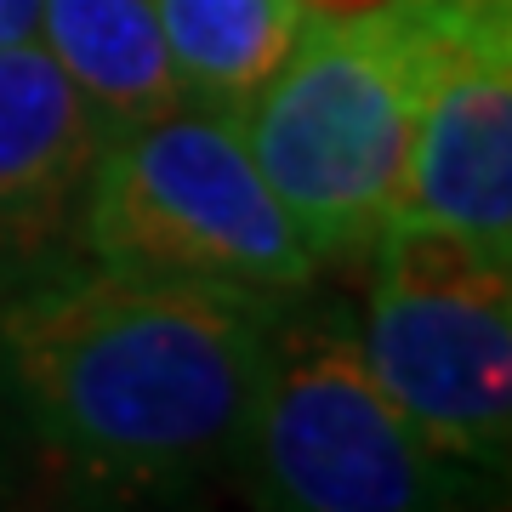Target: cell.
Wrapping results in <instances>:
<instances>
[{
  "mask_svg": "<svg viewBox=\"0 0 512 512\" xmlns=\"http://www.w3.org/2000/svg\"><path fill=\"white\" fill-rule=\"evenodd\" d=\"M279 302L80 251L0 285V410L23 512H126L234 490Z\"/></svg>",
  "mask_w": 512,
  "mask_h": 512,
  "instance_id": "cell-1",
  "label": "cell"
},
{
  "mask_svg": "<svg viewBox=\"0 0 512 512\" xmlns=\"http://www.w3.org/2000/svg\"><path fill=\"white\" fill-rule=\"evenodd\" d=\"M427 6L308 18L296 52L234 120L325 274L365 268L399 217L427 74Z\"/></svg>",
  "mask_w": 512,
  "mask_h": 512,
  "instance_id": "cell-2",
  "label": "cell"
},
{
  "mask_svg": "<svg viewBox=\"0 0 512 512\" xmlns=\"http://www.w3.org/2000/svg\"><path fill=\"white\" fill-rule=\"evenodd\" d=\"M234 490L245 512H501V478L433 450L376 387L325 279L274 308Z\"/></svg>",
  "mask_w": 512,
  "mask_h": 512,
  "instance_id": "cell-3",
  "label": "cell"
},
{
  "mask_svg": "<svg viewBox=\"0 0 512 512\" xmlns=\"http://www.w3.org/2000/svg\"><path fill=\"white\" fill-rule=\"evenodd\" d=\"M74 251L131 274L200 279L274 302L325 279L239 126L200 109H177L97 148Z\"/></svg>",
  "mask_w": 512,
  "mask_h": 512,
  "instance_id": "cell-4",
  "label": "cell"
},
{
  "mask_svg": "<svg viewBox=\"0 0 512 512\" xmlns=\"http://www.w3.org/2000/svg\"><path fill=\"white\" fill-rule=\"evenodd\" d=\"M359 359L421 439L484 478L512 456L507 262L433 222H387L365 256Z\"/></svg>",
  "mask_w": 512,
  "mask_h": 512,
  "instance_id": "cell-5",
  "label": "cell"
},
{
  "mask_svg": "<svg viewBox=\"0 0 512 512\" xmlns=\"http://www.w3.org/2000/svg\"><path fill=\"white\" fill-rule=\"evenodd\" d=\"M404 222L512 256V23L507 0H433ZM393 217V222H399Z\"/></svg>",
  "mask_w": 512,
  "mask_h": 512,
  "instance_id": "cell-6",
  "label": "cell"
},
{
  "mask_svg": "<svg viewBox=\"0 0 512 512\" xmlns=\"http://www.w3.org/2000/svg\"><path fill=\"white\" fill-rule=\"evenodd\" d=\"M97 148L103 131L57 57L35 40L0 46V285L74 251Z\"/></svg>",
  "mask_w": 512,
  "mask_h": 512,
  "instance_id": "cell-7",
  "label": "cell"
},
{
  "mask_svg": "<svg viewBox=\"0 0 512 512\" xmlns=\"http://www.w3.org/2000/svg\"><path fill=\"white\" fill-rule=\"evenodd\" d=\"M40 35L92 109L103 143L183 109V86L148 0H46Z\"/></svg>",
  "mask_w": 512,
  "mask_h": 512,
  "instance_id": "cell-8",
  "label": "cell"
},
{
  "mask_svg": "<svg viewBox=\"0 0 512 512\" xmlns=\"http://www.w3.org/2000/svg\"><path fill=\"white\" fill-rule=\"evenodd\" d=\"M183 109L239 120L308 29L302 0H148Z\"/></svg>",
  "mask_w": 512,
  "mask_h": 512,
  "instance_id": "cell-9",
  "label": "cell"
},
{
  "mask_svg": "<svg viewBox=\"0 0 512 512\" xmlns=\"http://www.w3.org/2000/svg\"><path fill=\"white\" fill-rule=\"evenodd\" d=\"M0 512H23V467H18V444L0 410Z\"/></svg>",
  "mask_w": 512,
  "mask_h": 512,
  "instance_id": "cell-10",
  "label": "cell"
},
{
  "mask_svg": "<svg viewBox=\"0 0 512 512\" xmlns=\"http://www.w3.org/2000/svg\"><path fill=\"white\" fill-rule=\"evenodd\" d=\"M40 6H46V0H0V46H23V40H35Z\"/></svg>",
  "mask_w": 512,
  "mask_h": 512,
  "instance_id": "cell-11",
  "label": "cell"
},
{
  "mask_svg": "<svg viewBox=\"0 0 512 512\" xmlns=\"http://www.w3.org/2000/svg\"><path fill=\"white\" fill-rule=\"evenodd\" d=\"M126 512H245L239 490H217V495H194V501H154V507H126Z\"/></svg>",
  "mask_w": 512,
  "mask_h": 512,
  "instance_id": "cell-12",
  "label": "cell"
},
{
  "mask_svg": "<svg viewBox=\"0 0 512 512\" xmlns=\"http://www.w3.org/2000/svg\"><path fill=\"white\" fill-rule=\"evenodd\" d=\"M313 18H359V12H382V6H399V0H302Z\"/></svg>",
  "mask_w": 512,
  "mask_h": 512,
  "instance_id": "cell-13",
  "label": "cell"
}]
</instances>
